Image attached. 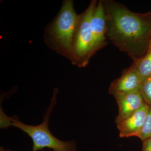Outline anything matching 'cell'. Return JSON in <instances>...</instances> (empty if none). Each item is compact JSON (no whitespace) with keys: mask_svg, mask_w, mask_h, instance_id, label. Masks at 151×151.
<instances>
[{"mask_svg":"<svg viewBox=\"0 0 151 151\" xmlns=\"http://www.w3.org/2000/svg\"></svg>","mask_w":151,"mask_h":151,"instance_id":"15","label":"cell"},{"mask_svg":"<svg viewBox=\"0 0 151 151\" xmlns=\"http://www.w3.org/2000/svg\"><path fill=\"white\" fill-rule=\"evenodd\" d=\"M98 1L92 0L87 9L79 15L73 40L75 63L78 67H85L93 56V40L90 26L91 17Z\"/></svg>","mask_w":151,"mask_h":151,"instance_id":"4","label":"cell"},{"mask_svg":"<svg viewBox=\"0 0 151 151\" xmlns=\"http://www.w3.org/2000/svg\"><path fill=\"white\" fill-rule=\"evenodd\" d=\"M150 106L145 103L133 115L117 126L121 138L135 137L142 127L150 110Z\"/></svg>","mask_w":151,"mask_h":151,"instance_id":"8","label":"cell"},{"mask_svg":"<svg viewBox=\"0 0 151 151\" xmlns=\"http://www.w3.org/2000/svg\"><path fill=\"white\" fill-rule=\"evenodd\" d=\"M142 80L132 64L125 70L121 77L114 80L110 84L109 94L115 93H127L140 91Z\"/></svg>","mask_w":151,"mask_h":151,"instance_id":"7","label":"cell"},{"mask_svg":"<svg viewBox=\"0 0 151 151\" xmlns=\"http://www.w3.org/2000/svg\"><path fill=\"white\" fill-rule=\"evenodd\" d=\"M78 18L73 1L64 0L56 17L45 29L43 35L49 48L69 60L73 65V40Z\"/></svg>","mask_w":151,"mask_h":151,"instance_id":"3","label":"cell"},{"mask_svg":"<svg viewBox=\"0 0 151 151\" xmlns=\"http://www.w3.org/2000/svg\"><path fill=\"white\" fill-rule=\"evenodd\" d=\"M142 151H151V137L142 141Z\"/></svg>","mask_w":151,"mask_h":151,"instance_id":"12","label":"cell"},{"mask_svg":"<svg viewBox=\"0 0 151 151\" xmlns=\"http://www.w3.org/2000/svg\"><path fill=\"white\" fill-rule=\"evenodd\" d=\"M149 50H151V36L150 39V42H149Z\"/></svg>","mask_w":151,"mask_h":151,"instance_id":"14","label":"cell"},{"mask_svg":"<svg viewBox=\"0 0 151 151\" xmlns=\"http://www.w3.org/2000/svg\"><path fill=\"white\" fill-rule=\"evenodd\" d=\"M135 137L139 138L142 141L151 137V106L145 121L142 129Z\"/></svg>","mask_w":151,"mask_h":151,"instance_id":"10","label":"cell"},{"mask_svg":"<svg viewBox=\"0 0 151 151\" xmlns=\"http://www.w3.org/2000/svg\"><path fill=\"white\" fill-rule=\"evenodd\" d=\"M58 92V89H54L51 102L43 115V121L40 124L36 126L25 124L17 116L9 117L1 109L0 112L1 128L7 129L12 126L27 134L32 140V151L43 150L46 148L53 151H76L77 144L74 140H60L53 136L49 128L50 118L56 104Z\"/></svg>","mask_w":151,"mask_h":151,"instance_id":"2","label":"cell"},{"mask_svg":"<svg viewBox=\"0 0 151 151\" xmlns=\"http://www.w3.org/2000/svg\"><path fill=\"white\" fill-rule=\"evenodd\" d=\"M90 26L93 36L92 55L108 45L106 20L103 0L97 2L91 17Z\"/></svg>","mask_w":151,"mask_h":151,"instance_id":"5","label":"cell"},{"mask_svg":"<svg viewBox=\"0 0 151 151\" xmlns=\"http://www.w3.org/2000/svg\"><path fill=\"white\" fill-rule=\"evenodd\" d=\"M106 20V37L134 62L149 50L151 36V12H132L113 0H103Z\"/></svg>","mask_w":151,"mask_h":151,"instance_id":"1","label":"cell"},{"mask_svg":"<svg viewBox=\"0 0 151 151\" xmlns=\"http://www.w3.org/2000/svg\"><path fill=\"white\" fill-rule=\"evenodd\" d=\"M133 64L142 81L151 76V50Z\"/></svg>","mask_w":151,"mask_h":151,"instance_id":"9","label":"cell"},{"mask_svg":"<svg viewBox=\"0 0 151 151\" xmlns=\"http://www.w3.org/2000/svg\"><path fill=\"white\" fill-rule=\"evenodd\" d=\"M140 92L145 103L151 106V76L142 81Z\"/></svg>","mask_w":151,"mask_h":151,"instance_id":"11","label":"cell"},{"mask_svg":"<svg viewBox=\"0 0 151 151\" xmlns=\"http://www.w3.org/2000/svg\"><path fill=\"white\" fill-rule=\"evenodd\" d=\"M119 107V114L116 119V125H119L133 115L145 104L140 91L112 94Z\"/></svg>","mask_w":151,"mask_h":151,"instance_id":"6","label":"cell"},{"mask_svg":"<svg viewBox=\"0 0 151 151\" xmlns=\"http://www.w3.org/2000/svg\"><path fill=\"white\" fill-rule=\"evenodd\" d=\"M0 151H11L10 150H5L3 147L1 146V147H0Z\"/></svg>","mask_w":151,"mask_h":151,"instance_id":"13","label":"cell"}]
</instances>
